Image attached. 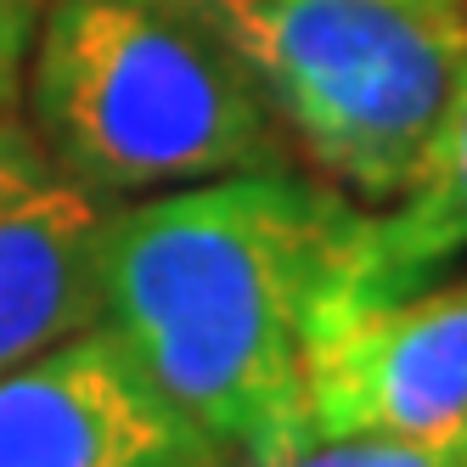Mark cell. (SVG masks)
Returning a JSON list of instances; mask_svg holds the SVG:
<instances>
[{
    "mask_svg": "<svg viewBox=\"0 0 467 467\" xmlns=\"http://www.w3.org/2000/svg\"><path fill=\"white\" fill-rule=\"evenodd\" d=\"M360 209L298 170H248L119 203L96 321L225 456L298 417L321 293Z\"/></svg>",
    "mask_w": 467,
    "mask_h": 467,
    "instance_id": "cell-1",
    "label": "cell"
},
{
    "mask_svg": "<svg viewBox=\"0 0 467 467\" xmlns=\"http://www.w3.org/2000/svg\"><path fill=\"white\" fill-rule=\"evenodd\" d=\"M23 90L40 147L113 203L282 170V124L197 0H46Z\"/></svg>",
    "mask_w": 467,
    "mask_h": 467,
    "instance_id": "cell-2",
    "label": "cell"
},
{
    "mask_svg": "<svg viewBox=\"0 0 467 467\" xmlns=\"http://www.w3.org/2000/svg\"><path fill=\"white\" fill-rule=\"evenodd\" d=\"M282 136L349 203H389L467 79V0H197Z\"/></svg>",
    "mask_w": 467,
    "mask_h": 467,
    "instance_id": "cell-3",
    "label": "cell"
},
{
    "mask_svg": "<svg viewBox=\"0 0 467 467\" xmlns=\"http://www.w3.org/2000/svg\"><path fill=\"white\" fill-rule=\"evenodd\" d=\"M293 428L467 456V271L321 332Z\"/></svg>",
    "mask_w": 467,
    "mask_h": 467,
    "instance_id": "cell-4",
    "label": "cell"
},
{
    "mask_svg": "<svg viewBox=\"0 0 467 467\" xmlns=\"http://www.w3.org/2000/svg\"><path fill=\"white\" fill-rule=\"evenodd\" d=\"M0 467H225L102 321L0 372Z\"/></svg>",
    "mask_w": 467,
    "mask_h": 467,
    "instance_id": "cell-5",
    "label": "cell"
},
{
    "mask_svg": "<svg viewBox=\"0 0 467 467\" xmlns=\"http://www.w3.org/2000/svg\"><path fill=\"white\" fill-rule=\"evenodd\" d=\"M113 209V197L62 170L35 130L0 119V372L96 321Z\"/></svg>",
    "mask_w": 467,
    "mask_h": 467,
    "instance_id": "cell-6",
    "label": "cell"
},
{
    "mask_svg": "<svg viewBox=\"0 0 467 467\" xmlns=\"http://www.w3.org/2000/svg\"><path fill=\"white\" fill-rule=\"evenodd\" d=\"M456 259H467V79L456 85L445 119L433 124L400 197H389L383 214L355 220L321 293L316 338L378 305L433 287L451 276Z\"/></svg>",
    "mask_w": 467,
    "mask_h": 467,
    "instance_id": "cell-7",
    "label": "cell"
},
{
    "mask_svg": "<svg viewBox=\"0 0 467 467\" xmlns=\"http://www.w3.org/2000/svg\"><path fill=\"white\" fill-rule=\"evenodd\" d=\"M225 467H467L456 451H422L400 440H332V433L287 428L276 445L225 456Z\"/></svg>",
    "mask_w": 467,
    "mask_h": 467,
    "instance_id": "cell-8",
    "label": "cell"
},
{
    "mask_svg": "<svg viewBox=\"0 0 467 467\" xmlns=\"http://www.w3.org/2000/svg\"><path fill=\"white\" fill-rule=\"evenodd\" d=\"M40 17H46V0H0V119H12V108L23 102Z\"/></svg>",
    "mask_w": 467,
    "mask_h": 467,
    "instance_id": "cell-9",
    "label": "cell"
}]
</instances>
